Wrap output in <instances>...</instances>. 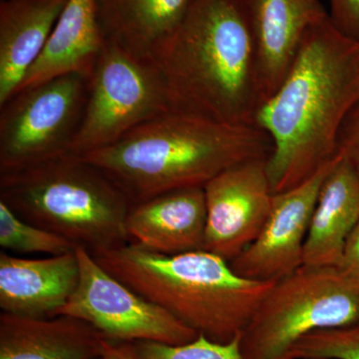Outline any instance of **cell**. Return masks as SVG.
<instances>
[{"mask_svg": "<svg viewBox=\"0 0 359 359\" xmlns=\"http://www.w3.org/2000/svg\"><path fill=\"white\" fill-rule=\"evenodd\" d=\"M359 103V40L328 13L314 21L287 77L257 111L271 138L266 160L273 194L304 183L337 157L340 128Z\"/></svg>", "mask_w": 359, "mask_h": 359, "instance_id": "obj_1", "label": "cell"}, {"mask_svg": "<svg viewBox=\"0 0 359 359\" xmlns=\"http://www.w3.org/2000/svg\"><path fill=\"white\" fill-rule=\"evenodd\" d=\"M154 61L174 112L255 126L263 99L248 0H196Z\"/></svg>", "mask_w": 359, "mask_h": 359, "instance_id": "obj_2", "label": "cell"}, {"mask_svg": "<svg viewBox=\"0 0 359 359\" xmlns=\"http://www.w3.org/2000/svg\"><path fill=\"white\" fill-rule=\"evenodd\" d=\"M271 150V138L259 127L170 111L82 157L102 170L133 205L169 191L204 188L229 168L269 158Z\"/></svg>", "mask_w": 359, "mask_h": 359, "instance_id": "obj_3", "label": "cell"}, {"mask_svg": "<svg viewBox=\"0 0 359 359\" xmlns=\"http://www.w3.org/2000/svg\"><path fill=\"white\" fill-rule=\"evenodd\" d=\"M91 255L142 297L222 344L243 334L278 280L243 278L228 261L205 250L164 255L129 242Z\"/></svg>", "mask_w": 359, "mask_h": 359, "instance_id": "obj_4", "label": "cell"}, {"mask_svg": "<svg viewBox=\"0 0 359 359\" xmlns=\"http://www.w3.org/2000/svg\"><path fill=\"white\" fill-rule=\"evenodd\" d=\"M0 202L21 219L91 254L130 242L126 194L82 156L0 174Z\"/></svg>", "mask_w": 359, "mask_h": 359, "instance_id": "obj_5", "label": "cell"}, {"mask_svg": "<svg viewBox=\"0 0 359 359\" xmlns=\"http://www.w3.org/2000/svg\"><path fill=\"white\" fill-rule=\"evenodd\" d=\"M359 321V285L337 266H302L276 280L243 332L247 359H285L316 330Z\"/></svg>", "mask_w": 359, "mask_h": 359, "instance_id": "obj_6", "label": "cell"}, {"mask_svg": "<svg viewBox=\"0 0 359 359\" xmlns=\"http://www.w3.org/2000/svg\"><path fill=\"white\" fill-rule=\"evenodd\" d=\"M90 75L73 72L25 87L0 105V174L69 154L83 121Z\"/></svg>", "mask_w": 359, "mask_h": 359, "instance_id": "obj_7", "label": "cell"}, {"mask_svg": "<svg viewBox=\"0 0 359 359\" xmlns=\"http://www.w3.org/2000/svg\"><path fill=\"white\" fill-rule=\"evenodd\" d=\"M170 111L166 85L155 61L105 41L90 74L83 121L71 153L82 156L107 147Z\"/></svg>", "mask_w": 359, "mask_h": 359, "instance_id": "obj_8", "label": "cell"}, {"mask_svg": "<svg viewBox=\"0 0 359 359\" xmlns=\"http://www.w3.org/2000/svg\"><path fill=\"white\" fill-rule=\"evenodd\" d=\"M79 262L77 289L57 316L86 321L112 342L185 344L197 332L166 309L149 301L100 266L84 248L75 249Z\"/></svg>", "mask_w": 359, "mask_h": 359, "instance_id": "obj_9", "label": "cell"}, {"mask_svg": "<svg viewBox=\"0 0 359 359\" xmlns=\"http://www.w3.org/2000/svg\"><path fill=\"white\" fill-rule=\"evenodd\" d=\"M266 160L259 158L229 168L204 187V250L229 263L256 240L268 219L273 193Z\"/></svg>", "mask_w": 359, "mask_h": 359, "instance_id": "obj_10", "label": "cell"}, {"mask_svg": "<svg viewBox=\"0 0 359 359\" xmlns=\"http://www.w3.org/2000/svg\"><path fill=\"white\" fill-rule=\"evenodd\" d=\"M339 154L304 183L273 194L271 209L263 230L237 257L231 269L243 278L276 280L304 266V250L309 224L321 186Z\"/></svg>", "mask_w": 359, "mask_h": 359, "instance_id": "obj_11", "label": "cell"}, {"mask_svg": "<svg viewBox=\"0 0 359 359\" xmlns=\"http://www.w3.org/2000/svg\"><path fill=\"white\" fill-rule=\"evenodd\" d=\"M263 104L294 65L304 35L327 13L318 0H248Z\"/></svg>", "mask_w": 359, "mask_h": 359, "instance_id": "obj_12", "label": "cell"}, {"mask_svg": "<svg viewBox=\"0 0 359 359\" xmlns=\"http://www.w3.org/2000/svg\"><path fill=\"white\" fill-rule=\"evenodd\" d=\"M79 276L75 250L41 259L18 257L1 250V313L25 318H53L74 294Z\"/></svg>", "mask_w": 359, "mask_h": 359, "instance_id": "obj_13", "label": "cell"}, {"mask_svg": "<svg viewBox=\"0 0 359 359\" xmlns=\"http://www.w3.org/2000/svg\"><path fill=\"white\" fill-rule=\"evenodd\" d=\"M205 191L202 187L169 191L132 205L126 229L130 242L164 255L204 250Z\"/></svg>", "mask_w": 359, "mask_h": 359, "instance_id": "obj_14", "label": "cell"}, {"mask_svg": "<svg viewBox=\"0 0 359 359\" xmlns=\"http://www.w3.org/2000/svg\"><path fill=\"white\" fill-rule=\"evenodd\" d=\"M105 340L73 316L0 313V359H100Z\"/></svg>", "mask_w": 359, "mask_h": 359, "instance_id": "obj_15", "label": "cell"}, {"mask_svg": "<svg viewBox=\"0 0 359 359\" xmlns=\"http://www.w3.org/2000/svg\"><path fill=\"white\" fill-rule=\"evenodd\" d=\"M67 1L0 2V105L20 89L39 60Z\"/></svg>", "mask_w": 359, "mask_h": 359, "instance_id": "obj_16", "label": "cell"}, {"mask_svg": "<svg viewBox=\"0 0 359 359\" xmlns=\"http://www.w3.org/2000/svg\"><path fill=\"white\" fill-rule=\"evenodd\" d=\"M358 223L359 177L339 153L314 208L304 244V266H339L347 238Z\"/></svg>", "mask_w": 359, "mask_h": 359, "instance_id": "obj_17", "label": "cell"}, {"mask_svg": "<svg viewBox=\"0 0 359 359\" xmlns=\"http://www.w3.org/2000/svg\"><path fill=\"white\" fill-rule=\"evenodd\" d=\"M196 0H97L105 41L139 58L155 60Z\"/></svg>", "mask_w": 359, "mask_h": 359, "instance_id": "obj_18", "label": "cell"}, {"mask_svg": "<svg viewBox=\"0 0 359 359\" xmlns=\"http://www.w3.org/2000/svg\"><path fill=\"white\" fill-rule=\"evenodd\" d=\"M104 44L97 0H68L43 52L20 89L67 73L91 74Z\"/></svg>", "mask_w": 359, "mask_h": 359, "instance_id": "obj_19", "label": "cell"}, {"mask_svg": "<svg viewBox=\"0 0 359 359\" xmlns=\"http://www.w3.org/2000/svg\"><path fill=\"white\" fill-rule=\"evenodd\" d=\"M0 247L11 254L60 256L76 248L65 238L21 219L0 202Z\"/></svg>", "mask_w": 359, "mask_h": 359, "instance_id": "obj_20", "label": "cell"}, {"mask_svg": "<svg viewBox=\"0 0 359 359\" xmlns=\"http://www.w3.org/2000/svg\"><path fill=\"white\" fill-rule=\"evenodd\" d=\"M242 335L222 344L198 334L185 344H161V342H133L135 359H247L241 346Z\"/></svg>", "mask_w": 359, "mask_h": 359, "instance_id": "obj_21", "label": "cell"}, {"mask_svg": "<svg viewBox=\"0 0 359 359\" xmlns=\"http://www.w3.org/2000/svg\"><path fill=\"white\" fill-rule=\"evenodd\" d=\"M285 359H359V321L306 334Z\"/></svg>", "mask_w": 359, "mask_h": 359, "instance_id": "obj_22", "label": "cell"}, {"mask_svg": "<svg viewBox=\"0 0 359 359\" xmlns=\"http://www.w3.org/2000/svg\"><path fill=\"white\" fill-rule=\"evenodd\" d=\"M337 153H340L359 177V103L351 111L339 135Z\"/></svg>", "mask_w": 359, "mask_h": 359, "instance_id": "obj_23", "label": "cell"}, {"mask_svg": "<svg viewBox=\"0 0 359 359\" xmlns=\"http://www.w3.org/2000/svg\"><path fill=\"white\" fill-rule=\"evenodd\" d=\"M334 25L351 39L359 40V0H328Z\"/></svg>", "mask_w": 359, "mask_h": 359, "instance_id": "obj_24", "label": "cell"}, {"mask_svg": "<svg viewBox=\"0 0 359 359\" xmlns=\"http://www.w3.org/2000/svg\"><path fill=\"white\" fill-rule=\"evenodd\" d=\"M337 268L359 285V223L347 238L341 262Z\"/></svg>", "mask_w": 359, "mask_h": 359, "instance_id": "obj_25", "label": "cell"}, {"mask_svg": "<svg viewBox=\"0 0 359 359\" xmlns=\"http://www.w3.org/2000/svg\"><path fill=\"white\" fill-rule=\"evenodd\" d=\"M102 359H135L133 344L104 341Z\"/></svg>", "mask_w": 359, "mask_h": 359, "instance_id": "obj_26", "label": "cell"}, {"mask_svg": "<svg viewBox=\"0 0 359 359\" xmlns=\"http://www.w3.org/2000/svg\"><path fill=\"white\" fill-rule=\"evenodd\" d=\"M100 359H102V358H100Z\"/></svg>", "mask_w": 359, "mask_h": 359, "instance_id": "obj_27", "label": "cell"}]
</instances>
